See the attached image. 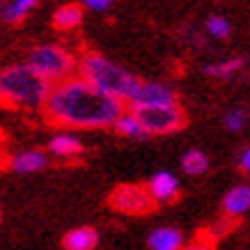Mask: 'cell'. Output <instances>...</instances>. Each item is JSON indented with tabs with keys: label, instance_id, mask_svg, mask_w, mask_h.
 Segmentation results:
<instances>
[{
	"label": "cell",
	"instance_id": "obj_7",
	"mask_svg": "<svg viewBox=\"0 0 250 250\" xmlns=\"http://www.w3.org/2000/svg\"><path fill=\"white\" fill-rule=\"evenodd\" d=\"M131 104L133 106H177V94L170 85L149 81V83H140Z\"/></svg>",
	"mask_w": 250,
	"mask_h": 250
},
{
	"label": "cell",
	"instance_id": "obj_13",
	"mask_svg": "<svg viewBox=\"0 0 250 250\" xmlns=\"http://www.w3.org/2000/svg\"><path fill=\"white\" fill-rule=\"evenodd\" d=\"M152 250H182L184 236L177 228H156L147 239Z\"/></svg>",
	"mask_w": 250,
	"mask_h": 250
},
{
	"label": "cell",
	"instance_id": "obj_19",
	"mask_svg": "<svg viewBox=\"0 0 250 250\" xmlns=\"http://www.w3.org/2000/svg\"><path fill=\"white\" fill-rule=\"evenodd\" d=\"M207 32L216 39H229L232 37V23L225 19V16H209L207 21Z\"/></svg>",
	"mask_w": 250,
	"mask_h": 250
},
{
	"label": "cell",
	"instance_id": "obj_20",
	"mask_svg": "<svg viewBox=\"0 0 250 250\" xmlns=\"http://www.w3.org/2000/svg\"><path fill=\"white\" fill-rule=\"evenodd\" d=\"M246 124H248V113H246L243 108H232V110H228L225 117H223V126L228 131H232V133L243 131Z\"/></svg>",
	"mask_w": 250,
	"mask_h": 250
},
{
	"label": "cell",
	"instance_id": "obj_17",
	"mask_svg": "<svg viewBox=\"0 0 250 250\" xmlns=\"http://www.w3.org/2000/svg\"><path fill=\"white\" fill-rule=\"evenodd\" d=\"M182 170L188 174V177H200V174H205L207 170H209V159H207V154L200 152V149L186 152L182 159Z\"/></svg>",
	"mask_w": 250,
	"mask_h": 250
},
{
	"label": "cell",
	"instance_id": "obj_6",
	"mask_svg": "<svg viewBox=\"0 0 250 250\" xmlns=\"http://www.w3.org/2000/svg\"><path fill=\"white\" fill-rule=\"evenodd\" d=\"M110 205L113 209H117L120 213H126V216H143L152 209V200L147 195V188L145 186H138V184H122L113 190L110 195Z\"/></svg>",
	"mask_w": 250,
	"mask_h": 250
},
{
	"label": "cell",
	"instance_id": "obj_21",
	"mask_svg": "<svg viewBox=\"0 0 250 250\" xmlns=\"http://www.w3.org/2000/svg\"><path fill=\"white\" fill-rule=\"evenodd\" d=\"M234 228V223H232V220L229 218H225V216H223V218L220 220H216V223H213L211 228H209V232H207V236H209V239H218V236H223L225 234V232H229V229Z\"/></svg>",
	"mask_w": 250,
	"mask_h": 250
},
{
	"label": "cell",
	"instance_id": "obj_18",
	"mask_svg": "<svg viewBox=\"0 0 250 250\" xmlns=\"http://www.w3.org/2000/svg\"><path fill=\"white\" fill-rule=\"evenodd\" d=\"M39 0H12L7 5H2V19L7 23H16L25 19L32 12V7L37 5Z\"/></svg>",
	"mask_w": 250,
	"mask_h": 250
},
{
	"label": "cell",
	"instance_id": "obj_10",
	"mask_svg": "<svg viewBox=\"0 0 250 250\" xmlns=\"http://www.w3.org/2000/svg\"><path fill=\"white\" fill-rule=\"evenodd\" d=\"M9 166L19 174H32V172L44 170V167L48 166V156H46V152H42V149H25V152L14 154L12 161H9Z\"/></svg>",
	"mask_w": 250,
	"mask_h": 250
},
{
	"label": "cell",
	"instance_id": "obj_3",
	"mask_svg": "<svg viewBox=\"0 0 250 250\" xmlns=\"http://www.w3.org/2000/svg\"><path fill=\"white\" fill-rule=\"evenodd\" d=\"M51 83L37 76L28 64H12L0 69V104L9 108L37 110L46 104Z\"/></svg>",
	"mask_w": 250,
	"mask_h": 250
},
{
	"label": "cell",
	"instance_id": "obj_24",
	"mask_svg": "<svg viewBox=\"0 0 250 250\" xmlns=\"http://www.w3.org/2000/svg\"><path fill=\"white\" fill-rule=\"evenodd\" d=\"M239 170H241V172H248L250 170V149L248 147H243L241 152H239Z\"/></svg>",
	"mask_w": 250,
	"mask_h": 250
},
{
	"label": "cell",
	"instance_id": "obj_11",
	"mask_svg": "<svg viewBox=\"0 0 250 250\" xmlns=\"http://www.w3.org/2000/svg\"><path fill=\"white\" fill-rule=\"evenodd\" d=\"M48 152L58 156V159H71V156L83 154V143L71 133H55L48 140Z\"/></svg>",
	"mask_w": 250,
	"mask_h": 250
},
{
	"label": "cell",
	"instance_id": "obj_1",
	"mask_svg": "<svg viewBox=\"0 0 250 250\" xmlns=\"http://www.w3.org/2000/svg\"><path fill=\"white\" fill-rule=\"evenodd\" d=\"M44 108L55 124L71 129H108L124 113L122 101L99 92L78 76L55 83Z\"/></svg>",
	"mask_w": 250,
	"mask_h": 250
},
{
	"label": "cell",
	"instance_id": "obj_22",
	"mask_svg": "<svg viewBox=\"0 0 250 250\" xmlns=\"http://www.w3.org/2000/svg\"><path fill=\"white\" fill-rule=\"evenodd\" d=\"M182 250H216V246H213L209 236H197L195 241H190L188 246H182Z\"/></svg>",
	"mask_w": 250,
	"mask_h": 250
},
{
	"label": "cell",
	"instance_id": "obj_9",
	"mask_svg": "<svg viewBox=\"0 0 250 250\" xmlns=\"http://www.w3.org/2000/svg\"><path fill=\"white\" fill-rule=\"evenodd\" d=\"M250 209V186L248 184H239L234 188H229L223 197V211H225V218L236 220L246 216Z\"/></svg>",
	"mask_w": 250,
	"mask_h": 250
},
{
	"label": "cell",
	"instance_id": "obj_2",
	"mask_svg": "<svg viewBox=\"0 0 250 250\" xmlns=\"http://www.w3.org/2000/svg\"><path fill=\"white\" fill-rule=\"evenodd\" d=\"M76 69L81 71L78 78H83L85 83H90L108 97H115L122 104L124 101L131 104L140 87V81L133 74L101 53H85L81 62H76Z\"/></svg>",
	"mask_w": 250,
	"mask_h": 250
},
{
	"label": "cell",
	"instance_id": "obj_23",
	"mask_svg": "<svg viewBox=\"0 0 250 250\" xmlns=\"http://www.w3.org/2000/svg\"><path fill=\"white\" fill-rule=\"evenodd\" d=\"M83 5L92 12H106L113 5V0H83Z\"/></svg>",
	"mask_w": 250,
	"mask_h": 250
},
{
	"label": "cell",
	"instance_id": "obj_8",
	"mask_svg": "<svg viewBox=\"0 0 250 250\" xmlns=\"http://www.w3.org/2000/svg\"><path fill=\"white\" fill-rule=\"evenodd\" d=\"M145 188H147V195H149L152 202H170L179 193V179L172 172L161 170L149 179V184Z\"/></svg>",
	"mask_w": 250,
	"mask_h": 250
},
{
	"label": "cell",
	"instance_id": "obj_26",
	"mask_svg": "<svg viewBox=\"0 0 250 250\" xmlns=\"http://www.w3.org/2000/svg\"><path fill=\"white\" fill-rule=\"evenodd\" d=\"M0 220H2V213H0Z\"/></svg>",
	"mask_w": 250,
	"mask_h": 250
},
{
	"label": "cell",
	"instance_id": "obj_4",
	"mask_svg": "<svg viewBox=\"0 0 250 250\" xmlns=\"http://www.w3.org/2000/svg\"><path fill=\"white\" fill-rule=\"evenodd\" d=\"M25 64L46 83H62L76 71V58L58 44H44L32 48Z\"/></svg>",
	"mask_w": 250,
	"mask_h": 250
},
{
	"label": "cell",
	"instance_id": "obj_5",
	"mask_svg": "<svg viewBox=\"0 0 250 250\" xmlns=\"http://www.w3.org/2000/svg\"><path fill=\"white\" fill-rule=\"evenodd\" d=\"M131 113L143 124L147 136H167L186 126V115L179 106H133Z\"/></svg>",
	"mask_w": 250,
	"mask_h": 250
},
{
	"label": "cell",
	"instance_id": "obj_14",
	"mask_svg": "<svg viewBox=\"0 0 250 250\" xmlns=\"http://www.w3.org/2000/svg\"><path fill=\"white\" fill-rule=\"evenodd\" d=\"M83 23V9L81 5H62L55 9L53 14V25L58 30H74Z\"/></svg>",
	"mask_w": 250,
	"mask_h": 250
},
{
	"label": "cell",
	"instance_id": "obj_15",
	"mask_svg": "<svg viewBox=\"0 0 250 250\" xmlns=\"http://www.w3.org/2000/svg\"><path fill=\"white\" fill-rule=\"evenodd\" d=\"M246 67V60L243 58H228V60H220V62H213V64H207L205 67V74L211 78H232L234 74H239L241 69Z\"/></svg>",
	"mask_w": 250,
	"mask_h": 250
},
{
	"label": "cell",
	"instance_id": "obj_25",
	"mask_svg": "<svg viewBox=\"0 0 250 250\" xmlns=\"http://www.w3.org/2000/svg\"><path fill=\"white\" fill-rule=\"evenodd\" d=\"M2 5H5V0H0V7H2Z\"/></svg>",
	"mask_w": 250,
	"mask_h": 250
},
{
	"label": "cell",
	"instance_id": "obj_16",
	"mask_svg": "<svg viewBox=\"0 0 250 250\" xmlns=\"http://www.w3.org/2000/svg\"><path fill=\"white\" fill-rule=\"evenodd\" d=\"M115 131L120 133V136H126L131 140H145V138H149L145 133L143 124L138 122V117L133 113H122L117 120H115Z\"/></svg>",
	"mask_w": 250,
	"mask_h": 250
},
{
	"label": "cell",
	"instance_id": "obj_12",
	"mask_svg": "<svg viewBox=\"0 0 250 250\" xmlns=\"http://www.w3.org/2000/svg\"><path fill=\"white\" fill-rule=\"evenodd\" d=\"M99 243V234L94 228H74L62 239L64 250H94Z\"/></svg>",
	"mask_w": 250,
	"mask_h": 250
}]
</instances>
